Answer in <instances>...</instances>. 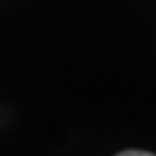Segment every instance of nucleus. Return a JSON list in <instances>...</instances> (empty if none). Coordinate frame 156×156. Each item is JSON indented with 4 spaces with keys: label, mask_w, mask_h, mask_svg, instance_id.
<instances>
[{
    "label": "nucleus",
    "mask_w": 156,
    "mask_h": 156,
    "mask_svg": "<svg viewBox=\"0 0 156 156\" xmlns=\"http://www.w3.org/2000/svg\"><path fill=\"white\" fill-rule=\"evenodd\" d=\"M152 152H140V150H126L122 152V156H150Z\"/></svg>",
    "instance_id": "obj_1"
}]
</instances>
